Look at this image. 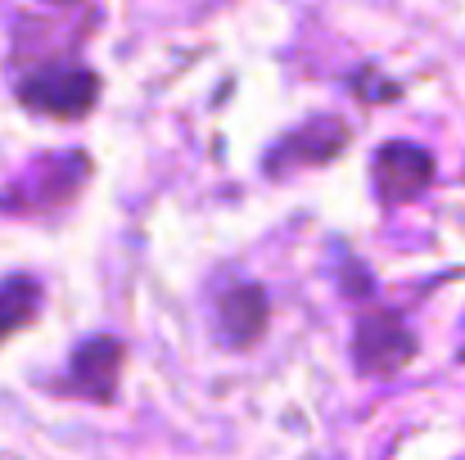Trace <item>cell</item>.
I'll use <instances>...</instances> for the list:
<instances>
[{"label":"cell","mask_w":465,"mask_h":460,"mask_svg":"<svg viewBox=\"0 0 465 460\" xmlns=\"http://www.w3.org/2000/svg\"><path fill=\"white\" fill-rule=\"evenodd\" d=\"M100 95V82L91 68L82 64H50V68H36L23 77L18 86V100L36 113H50V118H82Z\"/></svg>","instance_id":"cell-1"},{"label":"cell","mask_w":465,"mask_h":460,"mask_svg":"<svg viewBox=\"0 0 465 460\" xmlns=\"http://www.w3.org/2000/svg\"><path fill=\"white\" fill-rule=\"evenodd\" d=\"M82 176H86V158L82 153H59V158H45L36 162L9 194L5 203L14 212H36V208H59L68 203L77 190H82Z\"/></svg>","instance_id":"cell-2"},{"label":"cell","mask_w":465,"mask_h":460,"mask_svg":"<svg viewBox=\"0 0 465 460\" xmlns=\"http://www.w3.org/2000/svg\"><path fill=\"white\" fill-rule=\"evenodd\" d=\"M352 357L366 375H393L416 357V334L389 311L361 316L357 338H352Z\"/></svg>","instance_id":"cell-3"},{"label":"cell","mask_w":465,"mask_h":460,"mask_svg":"<svg viewBox=\"0 0 465 460\" xmlns=\"http://www.w3.org/2000/svg\"><path fill=\"white\" fill-rule=\"evenodd\" d=\"M430 181H434V158L420 150V145L393 141V145H384V150L375 153V190H380V199L407 203Z\"/></svg>","instance_id":"cell-4"},{"label":"cell","mask_w":465,"mask_h":460,"mask_svg":"<svg viewBox=\"0 0 465 460\" xmlns=\"http://www.w3.org/2000/svg\"><path fill=\"white\" fill-rule=\"evenodd\" d=\"M73 388L91 402H109L114 388H118V375H123V343L109 338V334H95L86 338L77 352H73Z\"/></svg>","instance_id":"cell-5"},{"label":"cell","mask_w":465,"mask_h":460,"mask_svg":"<svg viewBox=\"0 0 465 460\" xmlns=\"http://www.w3.org/2000/svg\"><path fill=\"white\" fill-rule=\"evenodd\" d=\"M348 145V127L339 118H312L308 127H299L294 136L281 141V150L267 158L272 171H290V167H316V162H330L339 158Z\"/></svg>","instance_id":"cell-6"},{"label":"cell","mask_w":465,"mask_h":460,"mask_svg":"<svg viewBox=\"0 0 465 460\" xmlns=\"http://www.w3.org/2000/svg\"><path fill=\"white\" fill-rule=\"evenodd\" d=\"M217 329L231 347H249L267 329V294L258 285H235L217 299Z\"/></svg>","instance_id":"cell-7"},{"label":"cell","mask_w":465,"mask_h":460,"mask_svg":"<svg viewBox=\"0 0 465 460\" xmlns=\"http://www.w3.org/2000/svg\"><path fill=\"white\" fill-rule=\"evenodd\" d=\"M36 307H41L36 280H27V276L5 280V285H0V343H5L9 334H18V329L36 316Z\"/></svg>","instance_id":"cell-8"}]
</instances>
